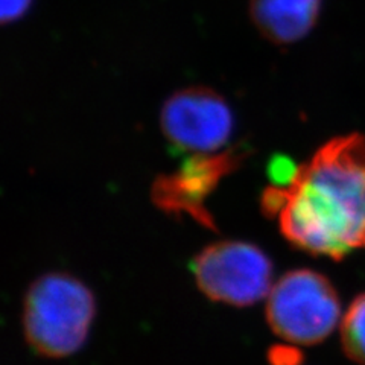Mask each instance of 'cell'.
<instances>
[{
	"label": "cell",
	"mask_w": 365,
	"mask_h": 365,
	"mask_svg": "<svg viewBox=\"0 0 365 365\" xmlns=\"http://www.w3.org/2000/svg\"><path fill=\"white\" fill-rule=\"evenodd\" d=\"M260 209L304 253L341 260L365 248V137L339 135L274 180Z\"/></svg>",
	"instance_id": "6da1fadb"
},
{
	"label": "cell",
	"mask_w": 365,
	"mask_h": 365,
	"mask_svg": "<svg viewBox=\"0 0 365 365\" xmlns=\"http://www.w3.org/2000/svg\"><path fill=\"white\" fill-rule=\"evenodd\" d=\"M95 314L93 292L81 280L66 272H48L26 292L25 338L41 356H71L84 346Z\"/></svg>",
	"instance_id": "7a4b0ae2"
},
{
	"label": "cell",
	"mask_w": 365,
	"mask_h": 365,
	"mask_svg": "<svg viewBox=\"0 0 365 365\" xmlns=\"http://www.w3.org/2000/svg\"><path fill=\"white\" fill-rule=\"evenodd\" d=\"M339 319L336 289L323 274L312 269L288 271L268 294L267 322L272 332L289 344L323 342Z\"/></svg>",
	"instance_id": "3957f363"
},
{
	"label": "cell",
	"mask_w": 365,
	"mask_h": 365,
	"mask_svg": "<svg viewBox=\"0 0 365 365\" xmlns=\"http://www.w3.org/2000/svg\"><path fill=\"white\" fill-rule=\"evenodd\" d=\"M190 269L198 289L207 299L237 306H253L272 288V264L265 251L244 241H220L204 247Z\"/></svg>",
	"instance_id": "277c9868"
},
{
	"label": "cell",
	"mask_w": 365,
	"mask_h": 365,
	"mask_svg": "<svg viewBox=\"0 0 365 365\" xmlns=\"http://www.w3.org/2000/svg\"><path fill=\"white\" fill-rule=\"evenodd\" d=\"M248 153L245 146L213 154H193L173 173L160 174L151 186V201L158 210L175 218L189 216L200 225L216 230L207 200L220 182L241 168Z\"/></svg>",
	"instance_id": "5b68a950"
},
{
	"label": "cell",
	"mask_w": 365,
	"mask_h": 365,
	"mask_svg": "<svg viewBox=\"0 0 365 365\" xmlns=\"http://www.w3.org/2000/svg\"><path fill=\"white\" fill-rule=\"evenodd\" d=\"M160 128L175 151L213 154L232 137L235 118L227 101L215 90L187 87L165 101Z\"/></svg>",
	"instance_id": "8992f818"
},
{
	"label": "cell",
	"mask_w": 365,
	"mask_h": 365,
	"mask_svg": "<svg viewBox=\"0 0 365 365\" xmlns=\"http://www.w3.org/2000/svg\"><path fill=\"white\" fill-rule=\"evenodd\" d=\"M322 0H250V17L264 38L288 46L315 26Z\"/></svg>",
	"instance_id": "52a82bcc"
},
{
	"label": "cell",
	"mask_w": 365,
	"mask_h": 365,
	"mask_svg": "<svg viewBox=\"0 0 365 365\" xmlns=\"http://www.w3.org/2000/svg\"><path fill=\"white\" fill-rule=\"evenodd\" d=\"M341 344L351 361L365 365V294L358 295L342 317Z\"/></svg>",
	"instance_id": "ba28073f"
},
{
	"label": "cell",
	"mask_w": 365,
	"mask_h": 365,
	"mask_svg": "<svg viewBox=\"0 0 365 365\" xmlns=\"http://www.w3.org/2000/svg\"><path fill=\"white\" fill-rule=\"evenodd\" d=\"M32 4V0H2L0 5V14H2V21L9 23L21 19L28 13V9Z\"/></svg>",
	"instance_id": "9c48e42d"
},
{
	"label": "cell",
	"mask_w": 365,
	"mask_h": 365,
	"mask_svg": "<svg viewBox=\"0 0 365 365\" xmlns=\"http://www.w3.org/2000/svg\"><path fill=\"white\" fill-rule=\"evenodd\" d=\"M269 361L272 365H297L302 361V355L294 347L277 346L269 351Z\"/></svg>",
	"instance_id": "30bf717a"
}]
</instances>
